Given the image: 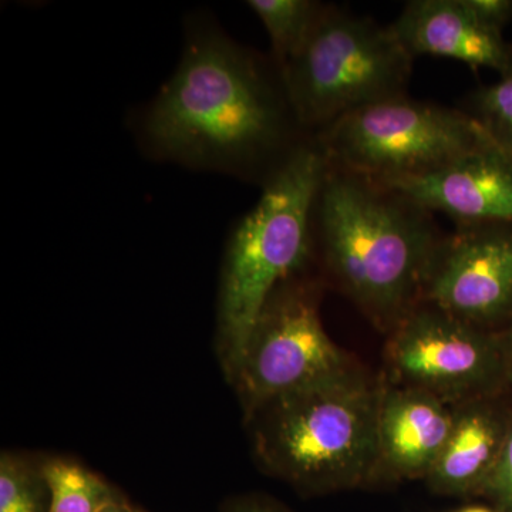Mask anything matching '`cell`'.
Here are the masks:
<instances>
[{"mask_svg": "<svg viewBox=\"0 0 512 512\" xmlns=\"http://www.w3.org/2000/svg\"><path fill=\"white\" fill-rule=\"evenodd\" d=\"M157 160L264 183L309 136L299 126L274 60L192 16L178 69L138 120Z\"/></svg>", "mask_w": 512, "mask_h": 512, "instance_id": "6da1fadb", "label": "cell"}, {"mask_svg": "<svg viewBox=\"0 0 512 512\" xmlns=\"http://www.w3.org/2000/svg\"><path fill=\"white\" fill-rule=\"evenodd\" d=\"M441 238L431 212L328 163L313 211V251L380 328L392 332L419 305Z\"/></svg>", "mask_w": 512, "mask_h": 512, "instance_id": "7a4b0ae2", "label": "cell"}, {"mask_svg": "<svg viewBox=\"0 0 512 512\" xmlns=\"http://www.w3.org/2000/svg\"><path fill=\"white\" fill-rule=\"evenodd\" d=\"M383 383L355 363L244 417L256 461L303 495L365 487L380 480Z\"/></svg>", "mask_w": 512, "mask_h": 512, "instance_id": "3957f363", "label": "cell"}, {"mask_svg": "<svg viewBox=\"0 0 512 512\" xmlns=\"http://www.w3.org/2000/svg\"><path fill=\"white\" fill-rule=\"evenodd\" d=\"M328 170L315 136L303 138L262 183V194L235 225L222 262L217 305V355L228 383L259 313L286 279L308 271L313 211Z\"/></svg>", "mask_w": 512, "mask_h": 512, "instance_id": "277c9868", "label": "cell"}, {"mask_svg": "<svg viewBox=\"0 0 512 512\" xmlns=\"http://www.w3.org/2000/svg\"><path fill=\"white\" fill-rule=\"evenodd\" d=\"M413 62L390 25L326 6L279 73L299 126L315 136L346 114L404 96Z\"/></svg>", "mask_w": 512, "mask_h": 512, "instance_id": "5b68a950", "label": "cell"}, {"mask_svg": "<svg viewBox=\"0 0 512 512\" xmlns=\"http://www.w3.org/2000/svg\"><path fill=\"white\" fill-rule=\"evenodd\" d=\"M315 137L329 165L380 184L433 173L493 141L466 111L406 94L346 114Z\"/></svg>", "mask_w": 512, "mask_h": 512, "instance_id": "8992f818", "label": "cell"}, {"mask_svg": "<svg viewBox=\"0 0 512 512\" xmlns=\"http://www.w3.org/2000/svg\"><path fill=\"white\" fill-rule=\"evenodd\" d=\"M319 302L320 282L308 271L286 279L269 296L229 383L244 417L352 363L323 328Z\"/></svg>", "mask_w": 512, "mask_h": 512, "instance_id": "52a82bcc", "label": "cell"}, {"mask_svg": "<svg viewBox=\"0 0 512 512\" xmlns=\"http://www.w3.org/2000/svg\"><path fill=\"white\" fill-rule=\"evenodd\" d=\"M386 365L389 384L453 404L495 397L508 384L504 333L471 325L426 302L392 330Z\"/></svg>", "mask_w": 512, "mask_h": 512, "instance_id": "ba28073f", "label": "cell"}, {"mask_svg": "<svg viewBox=\"0 0 512 512\" xmlns=\"http://www.w3.org/2000/svg\"><path fill=\"white\" fill-rule=\"evenodd\" d=\"M421 302L494 330L512 323V222L457 227L443 235Z\"/></svg>", "mask_w": 512, "mask_h": 512, "instance_id": "9c48e42d", "label": "cell"}, {"mask_svg": "<svg viewBox=\"0 0 512 512\" xmlns=\"http://www.w3.org/2000/svg\"><path fill=\"white\" fill-rule=\"evenodd\" d=\"M382 185L457 227L512 222V153L494 141L433 173Z\"/></svg>", "mask_w": 512, "mask_h": 512, "instance_id": "30bf717a", "label": "cell"}, {"mask_svg": "<svg viewBox=\"0 0 512 512\" xmlns=\"http://www.w3.org/2000/svg\"><path fill=\"white\" fill-rule=\"evenodd\" d=\"M457 404L412 387L383 383L377 436L380 478L429 476L446 447Z\"/></svg>", "mask_w": 512, "mask_h": 512, "instance_id": "8fae6325", "label": "cell"}, {"mask_svg": "<svg viewBox=\"0 0 512 512\" xmlns=\"http://www.w3.org/2000/svg\"><path fill=\"white\" fill-rule=\"evenodd\" d=\"M390 28L414 59L447 57L500 76L512 73L511 43L474 19L461 0H412Z\"/></svg>", "mask_w": 512, "mask_h": 512, "instance_id": "7c38bea8", "label": "cell"}, {"mask_svg": "<svg viewBox=\"0 0 512 512\" xmlns=\"http://www.w3.org/2000/svg\"><path fill=\"white\" fill-rule=\"evenodd\" d=\"M512 413L494 397L457 404L446 447L426 477L434 493L451 497L481 495L503 451Z\"/></svg>", "mask_w": 512, "mask_h": 512, "instance_id": "4fadbf2b", "label": "cell"}, {"mask_svg": "<svg viewBox=\"0 0 512 512\" xmlns=\"http://www.w3.org/2000/svg\"><path fill=\"white\" fill-rule=\"evenodd\" d=\"M271 39L272 60L282 69L309 39L326 5L313 0H249Z\"/></svg>", "mask_w": 512, "mask_h": 512, "instance_id": "5bb4252c", "label": "cell"}, {"mask_svg": "<svg viewBox=\"0 0 512 512\" xmlns=\"http://www.w3.org/2000/svg\"><path fill=\"white\" fill-rule=\"evenodd\" d=\"M42 468L52 498L49 512H100L121 494L119 488L70 458L47 457Z\"/></svg>", "mask_w": 512, "mask_h": 512, "instance_id": "9a60e30c", "label": "cell"}, {"mask_svg": "<svg viewBox=\"0 0 512 512\" xmlns=\"http://www.w3.org/2000/svg\"><path fill=\"white\" fill-rule=\"evenodd\" d=\"M49 485L42 460L5 451L0 457V512H49Z\"/></svg>", "mask_w": 512, "mask_h": 512, "instance_id": "2e32d148", "label": "cell"}, {"mask_svg": "<svg viewBox=\"0 0 512 512\" xmlns=\"http://www.w3.org/2000/svg\"><path fill=\"white\" fill-rule=\"evenodd\" d=\"M461 110L473 117L495 144L512 153V73L471 93L466 109Z\"/></svg>", "mask_w": 512, "mask_h": 512, "instance_id": "e0dca14e", "label": "cell"}, {"mask_svg": "<svg viewBox=\"0 0 512 512\" xmlns=\"http://www.w3.org/2000/svg\"><path fill=\"white\" fill-rule=\"evenodd\" d=\"M481 495L491 501L495 511L512 512V419L503 451Z\"/></svg>", "mask_w": 512, "mask_h": 512, "instance_id": "ac0fdd59", "label": "cell"}, {"mask_svg": "<svg viewBox=\"0 0 512 512\" xmlns=\"http://www.w3.org/2000/svg\"><path fill=\"white\" fill-rule=\"evenodd\" d=\"M474 19L487 28L503 32L512 19V0H461Z\"/></svg>", "mask_w": 512, "mask_h": 512, "instance_id": "d6986e66", "label": "cell"}, {"mask_svg": "<svg viewBox=\"0 0 512 512\" xmlns=\"http://www.w3.org/2000/svg\"><path fill=\"white\" fill-rule=\"evenodd\" d=\"M220 512H289L284 505L264 494H241L222 503Z\"/></svg>", "mask_w": 512, "mask_h": 512, "instance_id": "ffe728a7", "label": "cell"}, {"mask_svg": "<svg viewBox=\"0 0 512 512\" xmlns=\"http://www.w3.org/2000/svg\"><path fill=\"white\" fill-rule=\"evenodd\" d=\"M100 512H146L141 510V508L136 507L133 503H131L130 500L121 493L120 495H117L116 498H113V500L110 501V503H107L104 505L103 508H101Z\"/></svg>", "mask_w": 512, "mask_h": 512, "instance_id": "44dd1931", "label": "cell"}, {"mask_svg": "<svg viewBox=\"0 0 512 512\" xmlns=\"http://www.w3.org/2000/svg\"><path fill=\"white\" fill-rule=\"evenodd\" d=\"M505 348H507V380L512 386V323L504 332Z\"/></svg>", "mask_w": 512, "mask_h": 512, "instance_id": "7402d4cb", "label": "cell"}, {"mask_svg": "<svg viewBox=\"0 0 512 512\" xmlns=\"http://www.w3.org/2000/svg\"><path fill=\"white\" fill-rule=\"evenodd\" d=\"M458 512H497L495 510H491V508L483 507V505H470V507L463 508Z\"/></svg>", "mask_w": 512, "mask_h": 512, "instance_id": "603a6c76", "label": "cell"}]
</instances>
